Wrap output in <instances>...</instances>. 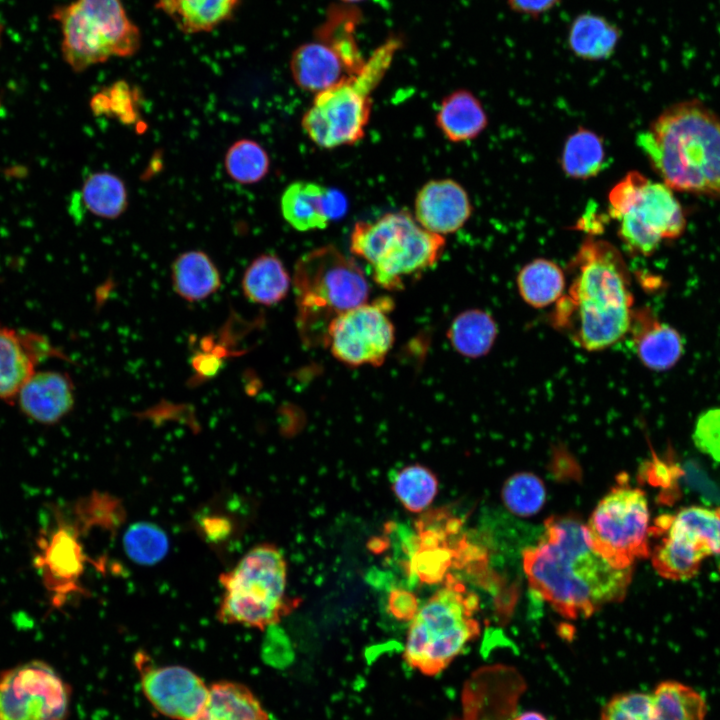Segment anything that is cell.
I'll return each instance as SVG.
<instances>
[{"label":"cell","instance_id":"obj_13","mask_svg":"<svg viewBox=\"0 0 720 720\" xmlns=\"http://www.w3.org/2000/svg\"><path fill=\"white\" fill-rule=\"evenodd\" d=\"M393 306V300L384 296L344 312L330 325L325 347L347 366H380L395 339Z\"/></svg>","mask_w":720,"mask_h":720},{"label":"cell","instance_id":"obj_22","mask_svg":"<svg viewBox=\"0 0 720 720\" xmlns=\"http://www.w3.org/2000/svg\"><path fill=\"white\" fill-rule=\"evenodd\" d=\"M650 535L660 541L650 550L652 565L659 575L671 580H688L694 577L702 561L708 557L705 551L690 539L660 520L650 528Z\"/></svg>","mask_w":720,"mask_h":720},{"label":"cell","instance_id":"obj_30","mask_svg":"<svg viewBox=\"0 0 720 720\" xmlns=\"http://www.w3.org/2000/svg\"><path fill=\"white\" fill-rule=\"evenodd\" d=\"M517 285L526 303L542 308L556 303L564 294L565 275L555 262L537 258L519 271Z\"/></svg>","mask_w":720,"mask_h":720},{"label":"cell","instance_id":"obj_47","mask_svg":"<svg viewBox=\"0 0 720 720\" xmlns=\"http://www.w3.org/2000/svg\"><path fill=\"white\" fill-rule=\"evenodd\" d=\"M342 1L347 2V3H353V2H358V1H362V0H342Z\"/></svg>","mask_w":720,"mask_h":720},{"label":"cell","instance_id":"obj_8","mask_svg":"<svg viewBox=\"0 0 720 720\" xmlns=\"http://www.w3.org/2000/svg\"><path fill=\"white\" fill-rule=\"evenodd\" d=\"M391 37L379 46L354 75L315 95L301 124L319 147L352 145L365 135L372 108V92L390 67L400 47Z\"/></svg>","mask_w":720,"mask_h":720},{"label":"cell","instance_id":"obj_45","mask_svg":"<svg viewBox=\"0 0 720 720\" xmlns=\"http://www.w3.org/2000/svg\"><path fill=\"white\" fill-rule=\"evenodd\" d=\"M205 527L207 534L213 538L219 535H225V531L228 529L226 522L221 519H209V521H206Z\"/></svg>","mask_w":720,"mask_h":720},{"label":"cell","instance_id":"obj_27","mask_svg":"<svg viewBox=\"0 0 720 720\" xmlns=\"http://www.w3.org/2000/svg\"><path fill=\"white\" fill-rule=\"evenodd\" d=\"M620 39L618 27L593 13L578 15L568 30V46L579 58L598 61L613 54Z\"/></svg>","mask_w":720,"mask_h":720},{"label":"cell","instance_id":"obj_35","mask_svg":"<svg viewBox=\"0 0 720 720\" xmlns=\"http://www.w3.org/2000/svg\"><path fill=\"white\" fill-rule=\"evenodd\" d=\"M81 198L88 211L106 219L118 218L128 206L125 183L107 171L95 172L85 179Z\"/></svg>","mask_w":720,"mask_h":720},{"label":"cell","instance_id":"obj_17","mask_svg":"<svg viewBox=\"0 0 720 720\" xmlns=\"http://www.w3.org/2000/svg\"><path fill=\"white\" fill-rule=\"evenodd\" d=\"M472 204L462 185L453 179H433L417 192L414 218L429 232L446 235L461 229L472 213Z\"/></svg>","mask_w":720,"mask_h":720},{"label":"cell","instance_id":"obj_29","mask_svg":"<svg viewBox=\"0 0 720 720\" xmlns=\"http://www.w3.org/2000/svg\"><path fill=\"white\" fill-rule=\"evenodd\" d=\"M238 0H159L158 6L185 33L208 32L227 20Z\"/></svg>","mask_w":720,"mask_h":720},{"label":"cell","instance_id":"obj_40","mask_svg":"<svg viewBox=\"0 0 720 720\" xmlns=\"http://www.w3.org/2000/svg\"><path fill=\"white\" fill-rule=\"evenodd\" d=\"M600 720H656L653 695L646 692L617 694L604 706Z\"/></svg>","mask_w":720,"mask_h":720},{"label":"cell","instance_id":"obj_14","mask_svg":"<svg viewBox=\"0 0 720 720\" xmlns=\"http://www.w3.org/2000/svg\"><path fill=\"white\" fill-rule=\"evenodd\" d=\"M135 664L141 690L155 711L173 720H191L206 702L209 686L193 670L181 665H153L138 652Z\"/></svg>","mask_w":720,"mask_h":720},{"label":"cell","instance_id":"obj_28","mask_svg":"<svg viewBox=\"0 0 720 720\" xmlns=\"http://www.w3.org/2000/svg\"><path fill=\"white\" fill-rule=\"evenodd\" d=\"M359 20L360 12L357 9L336 5L328 10L326 20L316 31L318 41L336 51L352 75L365 63L355 39V28Z\"/></svg>","mask_w":720,"mask_h":720},{"label":"cell","instance_id":"obj_36","mask_svg":"<svg viewBox=\"0 0 720 720\" xmlns=\"http://www.w3.org/2000/svg\"><path fill=\"white\" fill-rule=\"evenodd\" d=\"M438 486L436 475L426 466L415 463L397 472L391 488L407 511L420 513L433 502Z\"/></svg>","mask_w":720,"mask_h":720},{"label":"cell","instance_id":"obj_26","mask_svg":"<svg viewBox=\"0 0 720 720\" xmlns=\"http://www.w3.org/2000/svg\"><path fill=\"white\" fill-rule=\"evenodd\" d=\"M292 284L284 263L274 254L256 257L246 268L241 280L244 296L248 301L263 306L280 303Z\"/></svg>","mask_w":720,"mask_h":720},{"label":"cell","instance_id":"obj_15","mask_svg":"<svg viewBox=\"0 0 720 720\" xmlns=\"http://www.w3.org/2000/svg\"><path fill=\"white\" fill-rule=\"evenodd\" d=\"M55 357L68 361L46 336L0 323V401L13 403L39 364Z\"/></svg>","mask_w":720,"mask_h":720},{"label":"cell","instance_id":"obj_37","mask_svg":"<svg viewBox=\"0 0 720 720\" xmlns=\"http://www.w3.org/2000/svg\"><path fill=\"white\" fill-rule=\"evenodd\" d=\"M224 166L231 179L240 184H254L262 180L270 168L266 150L252 139H239L226 151Z\"/></svg>","mask_w":720,"mask_h":720},{"label":"cell","instance_id":"obj_10","mask_svg":"<svg viewBox=\"0 0 720 720\" xmlns=\"http://www.w3.org/2000/svg\"><path fill=\"white\" fill-rule=\"evenodd\" d=\"M56 16L64 60L76 72L112 56H132L140 46V32L121 0H75Z\"/></svg>","mask_w":720,"mask_h":720},{"label":"cell","instance_id":"obj_32","mask_svg":"<svg viewBox=\"0 0 720 720\" xmlns=\"http://www.w3.org/2000/svg\"><path fill=\"white\" fill-rule=\"evenodd\" d=\"M605 158L602 138L594 131L580 127L567 137L560 165L566 176L586 180L601 172Z\"/></svg>","mask_w":720,"mask_h":720},{"label":"cell","instance_id":"obj_42","mask_svg":"<svg viewBox=\"0 0 720 720\" xmlns=\"http://www.w3.org/2000/svg\"><path fill=\"white\" fill-rule=\"evenodd\" d=\"M693 440L700 451L720 462V408L710 409L697 419Z\"/></svg>","mask_w":720,"mask_h":720},{"label":"cell","instance_id":"obj_24","mask_svg":"<svg viewBox=\"0 0 720 720\" xmlns=\"http://www.w3.org/2000/svg\"><path fill=\"white\" fill-rule=\"evenodd\" d=\"M436 124L447 140L459 143L478 137L487 127L488 118L478 98L459 89L442 100Z\"/></svg>","mask_w":720,"mask_h":720},{"label":"cell","instance_id":"obj_43","mask_svg":"<svg viewBox=\"0 0 720 720\" xmlns=\"http://www.w3.org/2000/svg\"><path fill=\"white\" fill-rule=\"evenodd\" d=\"M415 594L404 589H393L388 597V611L401 621H411L418 612Z\"/></svg>","mask_w":720,"mask_h":720},{"label":"cell","instance_id":"obj_3","mask_svg":"<svg viewBox=\"0 0 720 720\" xmlns=\"http://www.w3.org/2000/svg\"><path fill=\"white\" fill-rule=\"evenodd\" d=\"M637 144L670 189L720 197V119L703 103L667 107Z\"/></svg>","mask_w":720,"mask_h":720},{"label":"cell","instance_id":"obj_12","mask_svg":"<svg viewBox=\"0 0 720 720\" xmlns=\"http://www.w3.org/2000/svg\"><path fill=\"white\" fill-rule=\"evenodd\" d=\"M72 688L42 660L0 672V720H68Z\"/></svg>","mask_w":720,"mask_h":720},{"label":"cell","instance_id":"obj_31","mask_svg":"<svg viewBox=\"0 0 720 720\" xmlns=\"http://www.w3.org/2000/svg\"><path fill=\"white\" fill-rule=\"evenodd\" d=\"M447 336L458 353L478 358L487 354L493 346L497 325L489 313L478 309L467 310L454 318Z\"/></svg>","mask_w":720,"mask_h":720},{"label":"cell","instance_id":"obj_7","mask_svg":"<svg viewBox=\"0 0 720 720\" xmlns=\"http://www.w3.org/2000/svg\"><path fill=\"white\" fill-rule=\"evenodd\" d=\"M219 581L223 595L217 619L224 624L265 630L297 606L298 600L285 594L287 563L274 544L251 548Z\"/></svg>","mask_w":720,"mask_h":720},{"label":"cell","instance_id":"obj_19","mask_svg":"<svg viewBox=\"0 0 720 720\" xmlns=\"http://www.w3.org/2000/svg\"><path fill=\"white\" fill-rule=\"evenodd\" d=\"M629 332L639 359L649 369L667 370L683 353V341L678 331L657 320L647 308L633 311Z\"/></svg>","mask_w":720,"mask_h":720},{"label":"cell","instance_id":"obj_11","mask_svg":"<svg viewBox=\"0 0 720 720\" xmlns=\"http://www.w3.org/2000/svg\"><path fill=\"white\" fill-rule=\"evenodd\" d=\"M649 507L645 493L625 475L599 501L587 524L593 548L612 566L632 568L650 555Z\"/></svg>","mask_w":720,"mask_h":720},{"label":"cell","instance_id":"obj_1","mask_svg":"<svg viewBox=\"0 0 720 720\" xmlns=\"http://www.w3.org/2000/svg\"><path fill=\"white\" fill-rule=\"evenodd\" d=\"M530 588L569 619L589 617L624 598L632 568L612 566L592 546L575 515L552 516L538 544L523 552Z\"/></svg>","mask_w":720,"mask_h":720},{"label":"cell","instance_id":"obj_38","mask_svg":"<svg viewBox=\"0 0 720 720\" xmlns=\"http://www.w3.org/2000/svg\"><path fill=\"white\" fill-rule=\"evenodd\" d=\"M123 548L131 561L142 566H151L166 557L169 551V539L158 525L139 521L131 524L125 531Z\"/></svg>","mask_w":720,"mask_h":720},{"label":"cell","instance_id":"obj_25","mask_svg":"<svg viewBox=\"0 0 720 720\" xmlns=\"http://www.w3.org/2000/svg\"><path fill=\"white\" fill-rule=\"evenodd\" d=\"M175 293L193 303L207 299L221 286L220 272L208 254L189 250L178 255L171 265Z\"/></svg>","mask_w":720,"mask_h":720},{"label":"cell","instance_id":"obj_2","mask_svg":"<svg viewBox=\"0 0 720 720\" xmlns=\"http://www.w3.org/2000/svg\"><path fill=\"white\" fill-rule=\"evenodd\" d=\"M572 280L556 302L551 321L576 345L599 351L628 332L633 296L624 259L611 243L587 237L569 264Z\"/></svg>","mask_w":720,"mask_h":720},{"label":"cell","instance_id":"obj_41","mask_svg":"<svg viewBox=\"0 0 720 720\" xmlns=\"http://www.w3.org/2000/svg\"><path fill=\"white\" fill-rule=\"evenodd\" d=\"M77 512L86 526L105 528L117 526L121 520V506L110 496L93 495L78 505Z\"/></svg>","mask_w":720,"mask_h":720},{"label":"cell","instance_id":"obj_18","mask_svg":"<svg viewBox=\"0 0 720 720\" xmlns=\"http://www.w3.org/2000/svg\"><path fill=\"white\" fill-rule=\"evenodd\" d=\"M13 403L29 420L55 425L73 410L75 386L71 377L56 370H37L19 390Z\"/></svg>","mask_w":720,"mask_h":720},{"label":"cell","instance_id":"obj_20","mask_svg":"<svg viewBox=\"0 0 720 720\" xmlns=\"http://www.w3.org/2000/svg\"><path fill=\"white\" fill-rule=\"evenodd\" d=\"M285 221L297 231L324 229L336 215L335 195L325 186L311 181H295L280 200Z\"/></svg>","mask_w":720,"mask_h":720},{"label":"cell","instance_id":"obj_16","mask_svg":"<svg viewBox=\"0 0 720 720\" xmlns=\"http://www.w3.org/2000/svg\"><path fill=\"white\" fill-rule=\"evenodd\" d=\"M37 546L34 565L41 572L48 590L54 593L55 604H60L68 594L80 591L78 580L86 556L78 533L71 525L58 521L52 532L39 536Z\"/></svg>","mask_w":720,"mask_h":720},{"label":"cell","instance_id":"obj_4","mask_svg":"<svg viewBox=\"0 0 720 720\" xmlns=\"http://www.w3.org/2000/svg\"><path fill=\"white\" fill-rule=\"evenodd\" d=\"M296 326L307 347L325 346L332 322L367 301L370 287L357 262L333 245L306 252L292 277Z\"/></svg>","mask_w":720,"mask_h":720},{"label":"cell","instance_id":"obj_34","mask_svg":"<svg viewBox=\"0 0 720 720\" xmlns=\"http://www.w3.org/2000/svg\"><path fill=\"white\" fill-rule=\"evenodd\" d=\"M658 720H705L707 703L694 688L675 681L665 680L652 692Z\"/></svg>","mask_w":720,"mask_h":720},{"label":"cell","instance_id":"obj_9","mask_svg":"<svg viewBox=\"0 0 720 720\" xmlns=\"http://www.w3.org/2000/svg\"><path fill=\"white\" fill-rule=\"evenodd\" d=\"M608 216L619 222L626 250L641 256H650L664 239L679 237L686 225L672 189L638 171L628 172L610 190Z\"/></svg>","mask_w":720,"mask_h":720},{"label":"cell","instance_id":"obj_33","mask_svg":"<svg viewBox=\"0 0 720 720\" xmlns=\"http://www.w3.org/2000/svg\"><path fill=\"white\" fill-rule=\"evenodd\" d=\"M662 521L682 533L708 556H720V511L700 506H689L675 515H663Z\"/></svg>","mask_w":720,"mask_h":720},{"label":"cell","instance_id":"obj_6","mask_svg":"<svg viewBox=\"0 0 720 720\" xmlns=\"http://www.w3.org/2000/svg\"><path fill=\"white\" fill-rule=\"evenodd\" d=\"M445 244L444 236L424 229L405 210L357 222L350 235L351 253L370 264L373 280L389 291L431 269Z\"/></svg>","mask_w":720,"mask_h":720},{"label":"cell","instance_id":"obj_5","mask_svg":"<svg viewBox=\"0 0 720 720\" xmlns=\"http://www.w3.org/2000/svg\"><path fill=\"white\" fill-rule=\"evenodd\" d=\"M478 609V596L447 574L411 620L403 651L406 664L427 676L445 670L479 636Z\"/></svg>","mask_w":720,"mask_h":720},{"label":"cell","instance_id":"obj_39","mask_svg":"<svg viewBox=\"0 0 720 720\" xmlns=\"http://www.w3.org/2000/svg\"><path fill=\"white\" fill-rule=\"evenodd\" d=\"M546 489L533 473L520 472L506 480L502 489L505 506L514 514L527 517L538 513L544 505Z\"/></svg>","mask_w":720,"mask_h":720},{"label":"cell","instance_id":"obj_46","mask_svg":"<svg viewBox=\"0 0 720 720\" xmlns=\"http://www.w3.org/2000/svg\"><path fill=\"white\" fill-rule=\"evenodd\" d=\"M511 720H547V718L543 714L536 711H525L512 718Z\"/></svg>","mask_w":720,"mask_h":720},{"label":"cell","instance_id":"obj_44","mask_svg":"<svg viewBox=\"0 0 720 720\" xmlns=\"http://www.w3.org/2000/svg\"><path fill=\"white\" fill-rule=\"evenodd\" d=\"M560 0H507L509 7L522 15L527 16H540L553 7H555Z\"/></svg>","mask_w":720,"mask_h":720},{"label":"cell","instance_id":"obj_21","mask_svg":"<svg viewBox=\"0 0 720 720\" xmlns=\"http://www.w3.org/2000/svg\"><path fill=\"white\" fill-rule=\"evenodd\" d=\"M290 70L301 89L316 94L352 76L337 52L318 40L293 52Z\"/></svg>","mask_w":720,"mask_h":720},{"label":"cell","instance_id":"obj_23","mask_svg":"<svg viewBox=\"0 0 720 720\" xmlns=\"http://www.w3.org/2000/svg\"><path fill=\"white\" fill-rule=\"evenodd\" d=\"M191 720H269V717L247 686L221 680L209 685L205 704Z\"/></svg>","mask_w":720,"mask_h":720}]
</instances>
